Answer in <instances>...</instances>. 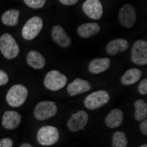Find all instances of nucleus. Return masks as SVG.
<instances>
[{
  "label": "nucleus",
  "instance_id": "nucleus-1",
  "mask_svg": "<svg viewBox=\"0 0 147 147\" xmlns=\"http://www.w3.org/2000/svg\"><path fill=\"white\" fill-rule=\"evenodd\" d=\"M28 95V90L25 86L17 84L12 86L7 92L5 100L9 106L12 108H19L26 100Z\"/></svg>",
  "mask_w": 147,
  "mask_h": 147
},
{
  "label": "nucleus",
  "instance_id": "nucleus-2",
  "mask_svg": "<svg viewBox=\"0 0 147 147\" xmlns=\"http://www.w3.org/2000/svg\"><path fill=\"white\" fill-rule=\"evenodd\" d=\"M0 51L8 60L14 59L20 53V47L13 36L8 33L0 36Z\"/></svg>",
  "mask_w": 147,
  "mask_h": 147
},
{
  "label": "nucleus",
  "instance_id": "nucleus-3",
  "mask_svg": "<svg viewBox=\"0 0 147 147\" xmlns=\"http://www.w3.org/2000/svg\"><path fill=\"white\" fill-rule=\"evenodd\" d=\"M110 100L109 92L105 90L95 91L87 95L84 100V105L87 109H98L106 105Z\"/></svg>",
  "mask_w": 147,
  "mask_h": 147
},
{
  "label": "nucleus",
  "instance_id": "nucleus-4",
  "mask_svg": "<svg viewBox=\"0 0 147 147\" xmlns=\"http://www.w3.org/2000/svg\"><path fill=\"white\" fill-rule=\"evenodd\" d=\"M43 26V21L39 16H34L26 21L21 30L22 37L26 41H32L38 36Z\"/></svg>",
  "mask_w": 147,
  "mask_h": 147
},
{
  "label": "nucleus",
  "instance_id": "nucleus-5",
  "mask_svg": "<svg viewBox=\"0 0 147 147\" xmlns=\"http://www.w3.org/2000/svg\"><path fill=\"white\" fill-rule=\"evenodd\" d=\"M43 83L45 87L50 91H59L67 84V77L58 71L53 70L46 74Z\"/></svg>",
  "mask_w": 147,
  "mask_h": 147
},
{
  "label": "nucleus",
  "instance_id": "nucleus-6",
  "mask_svg": "<svg viewBox=\"0 0 147 147\" xmlns=\"http://www.w3.org/2000/svg\"><path fill=\"white\" fill-rule=\"evenodd\" d=\"M36 138L40 144L44 146L53 145L59 139V131L54 126H43L38 130Z\"/></svg>",
  "mask_w": 147,
  "mask_h": 147
},
{
  "label": "nucleus",
  "instance_id": "nucleus-7",
  "mask_svg": "<svg viewBox=\"0 0 147 147\" xmlns=\"http://www.w3.org/2000/svg\"><path fill=\"white\" fill-rule=\"evenodd\" d=\"M57 113V107L54 101L43 100L40 101L34 108V115L37 120L44 121L55 116Z\"/></svg>",
  "mask_w": 147,
  "mask_h": 147
},
{
  "label": "nucleus",
  "instance_id": "nucleus-8",
  "mask_svg": "<svg viewBox=\"0 0 147 147\" xmlns=\"http://www.w3.org/2000/svg\"><path fill=\"white\" fill-rule=\"evenodd\" d=\"M131 61L137 65L147 63V42L138 40L135 42L131 49Z\"/></svg>",
  "mask_w": 147,
  "mask_h": 147
},
{
  "label": "nucleus",
  "instance_id": "nucleus-9",
  "mask_svg": "<svg viewBox=\"0 0 147 147\" xmlns=\"http://www.w3.org/2000/svg\"><path fill=\"white\" fill-rule=\"evenodd\" d=\"M118 20L119 23L124 28H132L137 20V12L134 6L130 4H125L119 11Z\"/></svg>",
  "mask_w": 147,
  "mask_h": 147
},
{
  "label": "nucleus",
  "instance_id": "nucleus-10",
  "mask_svg": "<svg viewBox=\"0 0 147 147\" xmlns=\"http://www.w3.org/2000/svg\"><path fill=\"white\" fill-rule=\"evenodd\" d=\"M82 9L85 14L92 20H100L103 15V6L100 0H86Z\"/></svg>",
  "mask_w": 147,
  "mask_h": 147
},
{
  "label": "nucleus",
  "instance_id": "nucleus-11",
  "mask_svg": "<svg viewBox=\"0 0 147 147\" xmlns=\"http://www.w3.org/2000/svg\"><path fill=\"white\" fill-rule=\"evenodd\" d=\"M88 114L84 110H80L73 114L67 122L69 130L71 132H77L83 129L88 123Z\"/></svg>",
  "mask_w": 147,
  "mask_h": 147
},
{
  "label": "nucleus",
  "instance_id": "nucleus-12",
  "mask_svg": "<svg viewBox=\"0 0 147 147\" xmlns=\"http://www.w3.org/2000/svg\"><path fill=\"white\" fill-rule=\"evenodd\" d=\"M51 37L58 46L62 48H68L71 44V40L66 31L61 26H54L51 29Z\"/></svg>",
  "mask_w": 147,
  "mask_h": 147
},
{
  "label": "nucleus",
  "instance_id": "nucleus-13",
  "mask_svg": "<svg viewBox=\"0 0 147 147\" xmlns=\"http://www.w3.org/2000/svg\"><path fill=\"white\" fill-rule=\"evenodd\" d=\"M91 89V84L87 80L82 78H76L67 86V92L70 96H77L81 93L86 92Z\"/></svg>",
  "mask_w": 147,
  "mask_h": 147
},
{
  "label": "nucleus",
  "instance_id": "nucleus-14",
  "mask_svg": "<svg viewBox=\"0 0 147 147\" xmlns=\"http://www.w3.org/2000/svg\"><path fill=\"white\" fill-rule=\"evenodd\" d=\"M21 123V115L16 112L9 110L4 113L2 117V125L7 129H14L19 127Z\"/></svg>",
  "mask_w": 147,
  "mask_h": 147
},
{
  "label": "nucleus",
  "instance_id": "nucleus-15",
  "mask_svg": "<svg viewBox=\"0 0 147 147\" xmlns=\"http://www.w3.org/2000/svg\"><path fill=\"white\" fill-rule=\"evenodd\" d=\"M110 64L111 61L108 57L94 58L90 62L88 65V71L92 74H100L109 70Z\"/></svg>",
  "mask_w": 147,
  "mask_h": 147
},
{
  "label": "nucleus",
  "instance_id": "nucleus-16",
  "mask_svg": "<svg viewBox=\"0 0 147 147\" xmlns=\"http://www.w3.org/2000/svg\"><path fill=\"white\" fill-rule=\"evenodd\" d=\"M26 63L34 70H42L46 64V60L40 52L31 50L26 55Z\"/></svg>",
  "mask_w": 147,
  "mask_h": 147
},
{
  "label": "nucleus",
  "instance_id": "nucleus-17",
  "mask_svg": "<svg viewBox=\"0 0 147 147\" xmlns=\"http://www.w3.org/2000/svg\"><path fill=\"white\" fill-rule=\"evenodd\" d=\"M100 31V26L98 23L88 22L80 25L78 28V34L81 38H89L97 34Z\"/></svg>",
  "mask_w": 147,
  "mask_h": 147
},
{
  "label": "nucleus",
  "instance_id": "nucleus-18",
  "mask_svg": "<svg viewBox=\"0 0 147 147\" xmlns=\"http://www.w3.org/2000/svg\"><path fill=\"white\" fill-rule=\"evenodd\" d=\"M129 49V42L126 41L125 39L122 38H118L115 39L113 41L109 42V44L107 45L106 50L107 53L111 56H115L118 54L119 52H123Z\"/></svg>",
  "mask_w": 147,
  "mask_h": 147
},
{
  "label": "nucleus",
  "instance_id": "nucleus-19",
  "mask_svg": "<svg viewBox=\"0 0 147 147\" xmlns=\"http://www.w3.org/2000/svg\"><path fill=\"white\" fill-rule=\"evenodd\" d=\"M123 121V113L121 109H115L111 110L105 119L106 125L110 129H115L121 126Z\"/></svg>",
  "mask_w": 147,
  "mask_h": 147
},
{
  "label": "nucleus",
  "instance_id": "nucleus-20",
  "mask_svg": "<svg viewBox=\"0 0 147 147\" xmlns=\"http://www.w3.org/2000/svg\"><path fill=\"white\" fill-rule=\"evenodd\" d=\"M142 77V71L138 68H131L124 72L121 78V83L124 86H130L137 83Z\"/></svg>",
  "mask_w": 147,
  "mask_h": 147
},
{
  "label": "nucleus",
  "instance_id": "nucleus-21",
  "mask_svg": "<svg viewBox=\"0 0 147 147\" xmlns=\"http://www.w3.org/2000/svg\"><path fill=\"white\" fill-rule=\"evenodd\" d=\"M20 11L17 9H10L5 11L1 17V21L5 26H13L19 23Z\"/></svg>",
  "mask_w": 147,
  "mask_h": 147
},
{
  "label": "nucleus",
  "instance_id": "nucleus-22",
  "mask_svg": "<svg viewBox=\"0 0 147 147\" xmlns=\"http://www.w3.org/2000/svg\"><path fill=\"white\" fill-rule=\"evenodd\" d=\"M135 106V119L137 121H143L147 117V104L143 100H137Z\"/></svg>",
  "mask_w": 147,
  "mask_h": 147
},
{
  "label": "nucleus",
  "instance_id": "nucleus-23",
  "mask_svg": "<svg viewBox=\"0 0 147 147\" xmlns=\"http://www.w3.org/2000/svg\"><path fill=\"white\" fill-rule=\"evenodd\" d=\"M128 139L125 133L123 131H116L112 138V147H127Z\"/></svg>",
  "mask_w": 147,
  "mask_h": 147
},
{
  "label": "nucleus",
  "instance_id": "nucleus-24",
  "mask_svg": "<svg viewBox=\"0 0 147 147\" xmlns=\"http://www.w3.org/2000/svg\"><path fill=\"white\" fill-rule=\"evenodd\" d=\"M47 0H24V3L32 9H40L44 6Z\"/></svg>",
  "mask_w": 147,
  "mask_h": 147
},
{
  "label": "nucleus",
  "instance_id": "nucleus-25",
  "mask_svg": "<svg viewBox=\"0 0 147 147\" xmlns=\"http://www.w3.org/2000/svg\"><path fill=\"white\" fill-rule=\"evenodd\" d=\"M138 92L142 95H145L147 93V79L144 78L142 79L139 85H138Z\"/></svg>",
  "mask_w": 147,
  "mask_h": 147
},
{
  "label": "nucleus",
  "instance_id": "nucleus-26",
  "mask_svg": "<svg viewBox=\"0 0 147 147\" xmlns=\"http://www.w3.org/2000/svg\"><path fill=\"white\" fill-rule=\"evenodd\" d=\"M9 81V77H8V74L0 69V86H5L8 83Z\"/></svg>",
  "mask_w": 147,
  "mask_h": 147
},
{
  "label": "nucleus",
  "instance_id": "nucleus-27",
  "mask_svg": "<svg viewBox=\"0 0 147 147\" xmlns=\"http://www.w3.org/2000/svg\"><path fill=\"white\" fill-rule=\"evenodd\" d=\"M13 142L11 138H5L0 139V147H12Z\"/></svg>",
  "mask_w": 147,
  "mask_h": 147
},
{
  "label": "nucleus",
  "instance_id": "nucleus-28",
  "mask_svg": "<svg viewBox=\"0 0 147 147\" xmlns=\"http://www.w3.org/2000/svg\"><path fill=\"white\" fill-rule=\"evenodd\" d=\"M139 129L142 134L144 135H147V120L144 119L143 121H141V123L139 125Z\"/></svg>",
  "mask_w": 147,
  "mask_h": 147
},
{
  "label": "nucleus",
  "instance_id": "nucleus-29",
  "mask_svg": "<svg viewBox=\"0 0 147 147\" xmlns=\"http://www.w3.org/2000/svg\"><path fill=\"white\" fill-rule=\"evenodd\" d=\"M59 1L63 5H74L78 2V0H59Z\"/></svg>",
  "mask_w": 147,
  "mask_h": 147
},
{
  "label": "nucleus",
  "instance_id": "nucleus-30",
  "mask_svg": "<svg viewBox=\"0 0 147 147\" xmlns=\"http://www.w3.org/2000/svg\"><path fill=\"white\" fill-rule=\"evenodd\" d=\"M20 147H33L30 144H28V143H25V144H22Z\"/></svg>",
  "mask_w": 147,
  "mask_h": 147
},
{
  "label": "nucleus",
  "instance_id": "nucleus-31",
  "mask_svg": "<svg viewBox=\"0 0 147 147\" xmlns=\"http://www.w3.org/2000/svg\"><path fill=\"white\" fill-rule=\"evenodd\" d=\"M140 147H147V144H143V145H141Z\"/></svg>",
  "mask_w": 147,
  "mask_h": 147
}]
</instances>
